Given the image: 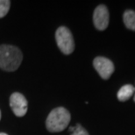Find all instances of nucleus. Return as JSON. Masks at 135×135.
Segmentation results:
<instances>
[{"label": "nucleus", "mask_w": 135, "mask_h": 135, "mask_svg": "<svg viewBox=\"0 0 135 135\" xmlns=\"http://www.w3.org/2000/svg\"><path fill=\"white\" fill-rule=\"evenodd\" d=\"M23 55L17 47L12 45H0V69L12 72L18 69L22 62Z\"/></svg>", "instance_id": "1"}, {"label": "nucleus", "mask_w": 135, "mask_h": 135, "mask_svg": "<svg viewBox=\"0 0 135 135\" xmlns=\"http://www.w3.org/2000/svg\"><path fill=\"white\" fill-rule=\"evenodd\" d=\"M71 119L69 112L64 107L51 110L46 120V127L50 133H60L65 130Z\"/></svg>", "instance_id": "2"}, {"label": "nucleus", "mask_w": 135, "mask_h": 135, "mask_svg": "<svg viewBox=\"0 0 135 135\" xmlns=\"http://www.w3.org/2000/svg\"><path fill=\"white\" fill-rule=\"evenodd\" d=\"M55 40L58 47L64 55H70L75 49L74 38L66 26H60L55 33Z\"/></svg>", "instance_id": "3"}, {"label": "nucleus", "mask_w": 135, "mask_h": 135, "mask_svg": "<svg viewBox=\"0 0 135 135\" xmlns=\"http://www.w3.org/2000/svg\"><path fill=\"white\" fill-rule=\"evenodd\" d=\"M93 66L98 71L99 75L104 80L109 79L115 69L112 61L108 58L103 57V56H98L94 59Z\"/></svg>", "instance_id": "4"}, {"label": "nucleus", "mask_w": 135, "mask_h": 135, "mask_svg": "<svg viewBox=\"0 0 135 135\" xmlns=\"http://www.w3.org/2000/svg\"><path fill=\"white\" fill-rule=\"evenodd\" d=\"M10 106L17 117H24L27 112L28 103L22 94L15 92L10 97Z\"/></svg>", "instance_id": "5"}, {"label": "nucleus", "mask_w": 135, "mask_h": 135, "mask_svg": "<svg viewBox=\"0 0 135 135\" xmlns=\"http://www.w3.org/2000/svg\"><path fill=\"white\" fill-rule=\"evenodd\" d=\"M109 11L104 4L98 5L94 11L93 22L95 27L99 31H104L109 25Z\"/></svg>", "instance_id": "6"}, {"label": "nucleus", "mask_w": 135, "mask_h": 135, "mask_svg": "<svg viewBox=\"0 0 135 135\" xmlns=\"http://www.w3.org/2000/svg\"><path fill=\"white\" fill-rule=\"evenodd\" d=\"M135 88L132 84H126L122 86L118 92V99L120 102H126L134 94Z\"/></svg>", "instance_id": "7"}, {"label": "nucleus", "mask_w": 135, "mask_h": 135, "mask_svg": "<svg viewBox=\"0 0 135 135\" xmlns=\"http://www.w3.org/2000/svg\"><path fill=\"white\" fill-rule=\"evenodd\" d=\"M123 20L125 26L129 30L135 31V12L132 10H127L124 12Z\"/></svg>", "instance_id": "8"}, {"label": "nucleus", "mask_w": 135, "mask_h": 135, "mask_svg": "<svg viewBox=\"0 0 135 135\" xmlns=\"http://www.w3.org/2000/svg\"><path fill=\"white\" fill-rule=\"evenodd\" d=\"M11 1L9 0H0V18L6 16L10 10Z\"/></svg>", "instance_id": "9"}, {"label": "nucleus", "mask_w": 135, "mask_h": 135, "mask_svg": "<svg viewBox=\"0 0 135 135\" xmlns=\"http://www.w3.org/2000/svg\"><path fill=\"white\" fill-rule=\"evenodd\" d=\"M71 135H90L87 131L80 124H77L75 126V130L73 133H71Z\"/></svg>", "instance_id": "10"}, {"label": "nucleus", "mask_w": 135, "mask_h": 135, "mask_svg": "<svg viewBox=\"0 0 135 135\" xmlns=\"http://www.w3.org/2000/svg\"><path fill=\"white\" fill-rule=\"evenodd\" d=\"M0 135H8V134L4 133H0Z\"/></svg>", "instance_id": "11"}, {"label": "nucleus", "mask_w": 135, "mask_h": 135, "mask_svg": "<svg viewBox=\"0 0 135 135\" xmlns=\"http://www.w3.org/2000/svg\"><path fill=\"white\" fill-rule=\"evenodd\" d=\"M0 119H1V112H0Z\"/></svg>", "instance_id": "12"}, {"label": "nucleus", "mask_w": 135, "mask_h": 135, "mask_svg": "<svg viewBox=\"0 0 135 135\" xmlns=\"http://www.w3.org/2000/svg\"><path fill=\"white\" fill-rule=\"evenodd\" d=\"M134 102H135V91H134Z\"/></svg>", "instance_id": "13"}]
</instances>
